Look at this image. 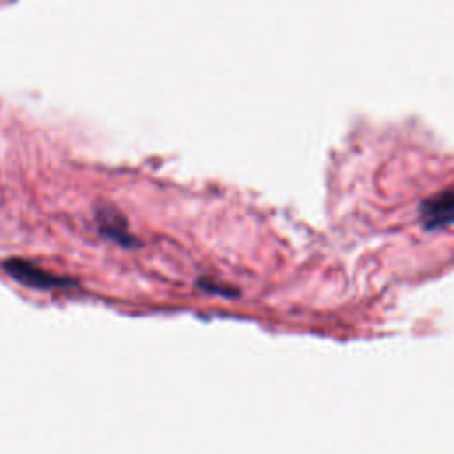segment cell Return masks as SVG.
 Segmentation results:
<instances>
[{
    "mask_svg": "<svg viewBox=\"0 0 454 454\" xmlns=\"http://www.w3.org/2000/svg\"><path fill=\"white\" fill-rule=\"evenodd\" d=\"M96 222H98V231L103 238L112 239L114 243H119L126 248L140 247V239L128 231V223H126V218L122 216V213H119L112 206H108V204L98 206L96 207Z\"/></svg>",
    "mask_w": 454,
    "mask_h": 454,
    "instance_id": "cell-3",
    "label": "cell"
},
{
    "mask_svg": "<svg viewBox=\"0 0 454 454\" xmlns=\"http://www.w3.org/2000/svg\"><path fill=\"white\" fill-rule=\"evenodd\" d=\"M197 287L207 291V293H215V294H223V296H236L238 291L232 289V287H227L223 284H218V282H213L209 278H199L197 280Z\"/></svg>",
    "mask_w": 454,
    "mask_h": 454,
    "instance_id": "cell-4",
    "label": "cell"
},
{
    "mask_svg": "<svg viewBox=\"0 0 454 454\" xmlns=\"http://www.w3.org/2000/svg\"><path fill=\"white\" fill-rule=\"evenodd\" d=\"M419 220L424 229L433 231L454 223V188L442 190L419 204Z\"/></svg>",
    "mask_w": 454,
    "mask_h": 454,
    "instance_id": "cell-2",
    "label": "cell"
},
{
    "mask_svg": "<svg viewBox=\"0 0 454 454\" xmlns=\"http://www.w3.org/2000/svg\"><path fill=\"white\" fill-rule=\"evenodd\" d=\"M4 271L11 275L14 280H18L23 286L35 287V289H64V287H76L78 282L69 277L50 273L39 266H35L30 261L20 259V257H9L2 262Z\"/></svg>",
    "mask_w": 454,
    "mask_h": 454,
    "instance_id": "cell-1",
    "label": "cell"
}]
</instances>
